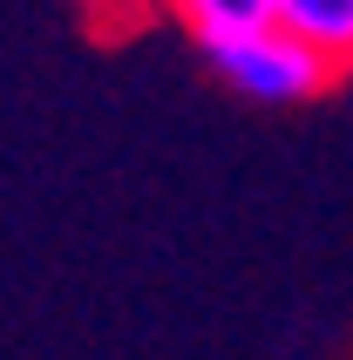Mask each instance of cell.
<instances>
[{
	"label": "cell",
	"instance_id": "obj_2",
	"mask_svg": "<svg viewBox=\"0 0 353 360\" xmlns=\"http://www.w3.org/2000/svg\"><path fill=\"white\" fill-rule=\"evenodd\" d=\"M272 20L306 41L333 68V82L353 75V0H272Z\"/></svg>",
	"mask_w": 353,
	"mask_h": 360
},
{
	"label": "cell",
	"instance_id": "obj_1",
	"mask_svg": "<svg viewBox=\"0 0 353 360\" xmlns=\"http://www.w3.org/2000/svg\"><path fill=\"white\" fill-rule=\"evenodd\" d=\"M197 48H204V61L217 68V82L238 89L245 102H306V96H319V89H333V68L299 34H285L278 20L197 34Z\"/></svg>",
	"mask_w": 353,
	"mask_h": 360
},
{
	"label": "cell",
	"instance_id": "obj_3",
	"mask_svg": "<svg viewBox=\"0 0 353 360\" xmlns=\"http://www.w3.org/2000/svg\"><path fill=\"white\" fill-rule=\"evenodd\" d=\"M191 34H224V27H252L272 20V0H163Z\"/></svg>",
	"mask_w": 353,
	"mask_h": 360
}]
</instances>
